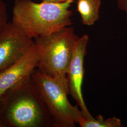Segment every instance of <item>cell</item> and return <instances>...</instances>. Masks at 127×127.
I'll return each mask as SVG.
<instances>
[{"mask_svg":"<svg viewBox=\"0 0 127 127\" xmlns=\"http://www.w3.org/2000/svg\"><path fill=\"white\" fill-rule=\"evenodd\" d=\"M118 8L126 13V22L127 26V0H117Z\"/></svg>","mask_w":127,"mask_h":127,"instance_id":"8fae6325","label":"cell"},{"mask_svg":"<svg viewBox=\"0 0 127 127\" xmlns=\"http://www.w3.org/2000/svg\"><path fill=\"white\" fill-rule=\"evenodd\" d=\"M89 41V38L87 34L79 37L74 46L72 59L66 73L69 94L82 110L84 117L86 118L93 117L87 108L82 91L85 73L84 59Z\"/></svg>","mask_w":127,"mask_h":127,"instance_id":"5b68a950","label":"cell"},{"mask_svg":"<svg viewBox=\"0 0 127 127\" xmlns=\"http://www.w3.org/2000/svg\"><path fill=\"white\" fill-rule=\"evenodd\" d=\"M76 3L83 25L91 26L99 20L101 0H76Z\"/></svg>","mask_w":127,"mask_h":127,"instance_id":"ba28073f","label":"cell"},{"mask_svg":"<svg viewBox=\"0 0 127 127\" xmlns=\"http://www.w3.org/2000/svg\"><path fill=\"white\" fill-rule=\"evenodd\" d=\"M54 127L31 76L0 95V127Z\"/></svg>","mask_w":127,"mask_h":127,"instance_id":"6da1fadb","label":"cell"},{"mask_svg":"<svg viewBox=\"0 0 127 127\" xmlns=\"http://www.w3.org/2000/svg\"><path fill=\"white\" fill-rule=\"evenodd\" d=\"M8 18L7 6L2 0H0V27L8 22Z\"/></svg>","mask_w":127,"mask_h":127,"instance_id":"30bf717a","label":"cell"},{"mask_svg":"<svg viewBox=\"0 0 127 127\" xmlns=\"http://www.w3.org/2000/svg\"><path fill=\"white\" fill-rule=\"evenodd\" d=\"M32 81L52 119L54 127H74L84 114L79 107L68 99L67 81L50 77L37 68L32 73Z\"/></svg>","mask_w":127,"mask_h":127,"instance_id":"277c9868","label":"cell"},{"mask_svg":"<svg viewBox=\"0 0 127 127\" xmlns=\"http://www.w3.org/2000/svg\"><path fill=\"white\" fill-rule=\"evenodd\" d=\"M81 127H122L121 120L116 117L104 120L102 116L99 115L96 118H83L79 123Z\"/></svg>","mask_w":127,"mask_h":127,"instance_id":"9c48e42d","label":"cell"},{"mask_svg":"<svg viewBox=\"0 0 127 127\" xmlns=\"http://www.w3.org/2000/svg\"><path fill=\"white\" fill-rule=\"evenodd\" d=\"M33 41L12 22L0 27V73L24 54Z\"/></svg>","mask_w":127,"mask_h":127,"instance_id":"8992f818","label":"cell"},{"mask_svg":"<svg viewBox=\"0 0 127 127\" xmlns=\"http://www.w3.org/2000/svg\"><path fill=\"white\" fill-rule=\"evenodd\" d=\"M78 38L71 26L34 38L39 56L37 69L49 76L67 81L66 73Z\"/></svg>","mask_w":127,"mask_h":127,"instance_id":"3957f363","label":"cell"},{"mask_svg":"<svg viewBox=\"0 0 127 127\" xmlns=\"http://www.w3.org/2000/svg\"><path fill=\"white\" fill-rule=\"evenodd\" d=\"M74 1L55 3L15 0L12 22L32 39L50 34L73 24L70 7Z\"/></svg>","mask_w":127,"mask_h":127,"instance_id":"7a4b0ae2","label":"cell"},{"mask_svg":"<svg viewBox=\"0 0 127 127\" xmlns=\"http://www.w3.org/2000/svg\"><path fill=\"white\" fill-rule=\"evenodd\" d=\"M42 1H44L47 2H50V3H62L65 2L68 0H41Z\"/></svg>","mask_w":127,"mask_h":127,"instance_id":"7c38bea8","label":"cell"},{"mask_svg":"<svg viewBox=\"0 0 127 127\" xmlns=\"http://www.w3.org/2000/svg\"><path fill=\"white\" fill-rule=\"evenodd\" d=\"M38 64V52L33 40L24 54L0 73V95L31 77Z\"/></svg>","mask_w":127,"mask_h":127,"instance_id":"52a82bcc","label":"cell"}]
</instances>
